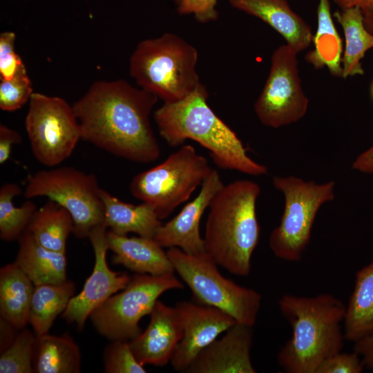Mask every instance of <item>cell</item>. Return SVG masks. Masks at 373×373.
<instances>
[{
    "label": "cell",
    "mask_w": 373,
    "mask_h": 373,
    "mask_svg": "<svg viewBox=\"0 0 373 373\" xmlns=\"http://www.w3.org/2000/svg\"><path fill=\"white\" fill-rule=\"evenodd\" d=\"M158 98L122 79L98 81L73 105L82 140L138 163L160 155L150 115Z\"/></svg>",
    "instance_id": "cell-1"
},
{
    "label": "cell",
    "mask_w": 373,
    "mask_h": 373,
    "mask_svg": "<svg viewBox=\"0 0 373 373\" xmlns=\"http://www.w3.org/2000/svg\"><path fill=\"white\" fill-rule=\"evenodd\" d=\"M209 92L202 83L184 99L164 103L153 114L160 136L171 146L191 140L207 149L218 167L254 176L267 174L266 166L256 162L236 133L207 103Z\"/></svg>",
    "instance_id": "cell-2"
},
{
    "label": "cell",
    "mask_w": 373,
    "mask_h": 373,
    "mask_svg": "<svg viewBox=\"0 0 373 373\" xmlns=\"http://www.w3.org/2000/svg\"><path fill=\"white\" fill-rule=\"evenodd\" d=\"M278 307L292 329L277 355L285 372L316 373L326 359L341 352L345 305L338 298L325 293L312 297L285 294Z\"/></svg>",
    "instance_id": "cell-3"
},
{
    "label": "cell",
    "mask_w": 373,
    "mask_h": 373,
    "mask_svg": "<svg viewBox=\"0 0 373 373\" xmlns=\"http://www.w3.org/2000/svg\"><path fill=\"white\" fill-rule=\"evenodd\" d=\"M260 187L249 180H239L216 193L209 206L203 238L204 250L229 273L248 276L260 227L256 202Z\"/></svg>",
    "instance_id": "cell-4"
},
{
    "label": "cell",
    "mask_w": 373,
    "mask_h": 373,
    "mask_svg": "<svg viewBox=\"0 0 373 373\" xmlns=\"http://www.w3.org/2000/svg\"><path fill=\"white\" fill-rule=\"evenodd\" d=\"M197 49L180 36L166 32L140 41L130 58L131 76L141 88L164 103L180 101L201 84Z\"/></svg>",
    "instance_id": "cell-5"
},
{
    "label": "cell",
    "mask_w": 373,
    "mask_h": 373,
    "mask_svg": "<svg viewBox=\"0 0 373 373\" xmlns=\"http://www.w3.org/2000/svg\"><path fill=\"white\" fill-rule=\"evenodd\" d=\"M166 253L174 271L189 288L195 303L220 309L237 323L254 327L261 306L260 293L225 278L206 252L191 255L171 247Z\"/></svg>",
    "instance_id": "cell-6"
},
{
    "label": "cell",
    "mask_w": 373,
    "mask_h": 373,
    "mask_svg": "<svg viewBox=\"0 0 373 373\" xmlns=\"http://www.w3.org/2000/svg\"><path fill=\"white\" fill-rule=\"evenodd\" d=\"M272 182L283 194L285 205L279 224L269 235L270 249L280 259L299 261L309 243L318 211L334 199L335 182L317 184L293 175L274 176Z\"/></svg>",
    "instance_id": "cell-7"
},
{
    "label": "cell",
    "mask_w": 373,
    "mask_h": 373,
    "mask_svg": "<svg viewBox=\"0 0 373 373\" xmlns=\"http://www.w3.org/2000/svg\"><path fill=\"white\" fill-rule=\"evenodd\" d=\"M212 169L193 146L185 144L162 163L135 175L129 185L130 192L149 204L162 220L189 200Z\"/></svg>",
    "instance_id": "cell-8"
},
{
    "label": "cell",
    "mask_w": 373,
    "mask_h": 373,
    "mask_svg": "<svg viewBox=\"0 0 373 373\" xmlns=\"http://www.w3.org/2000/svg\"><path fill=\"white\" fill-rule=\"evenodd\" d=\"M101 190L95 175L61 166L29 175L23 195L27 199L45 196L64 207L73 220V233L84 239L105 224Z\"/></svg>",
    "instance_id": "cell-9"
},
{
    "label": "cell",
    "mask_w": 373,
    "mask_h": 373,
    "mask_svg": "<svg viewBox=\"0 0 373 373\" xmlns=\"http://www.w3.org/2000/svg\"><path fill=\"white\" fill-rule=\"evenodd\" d=\"M183 287L174 273L136 274L124 289L95 309L89 318L98 333L111 341H131L142 332L139 322L149 315L159 297L166 291Z\"/></svg>",
    "instance_id": "cell-10"
},
{
    "label": "cell",
    "mask_w": 373,
    "mask_h": 373,
    "mask_svg": "<svg viewBox=\"0 0 373 373\" xmlns=\"http://www.w3.org/2000/svg\"><path fill=\"white\" fill-rule=\"evenodd\" d=\"M25 127L36 160L48 167L60 164L74 151L82 132L73 106L59 97L33 93Z\"/></svg>",
    "instance_id": "cell-11"
},
{
    "label": "cell",
    "mask_w": 373,
    "mask_h": 373,
    "mask_svg": "<svg viewBox=\"0 0 373 373\" xmlns=\"http://www.w3.org/2000/svg\"><path fill=\"white\" fill-rule=\"evenodd\" d=\"M297 55L287 44L279 46L271 55L267 78L254 103L255 113L266 126L291 124L307 112L309 99L302 86Z\"/></svg>",
    "instance_id": "cell-12"
},
{
    "label": "cell",
    "mask_w": 373,
    "mask_h": 373,
    "mask_svg": "<svg viewBox=\"0 0 373 373\" xmlns=\"http://www.w3.org/2000/svg\"><path fill=\"white\" fill-rule=\"evenodd\" d=\"M105 224L95 227L88 239L95 254L92 274L82 290L70 300L61 316L69 323L76 325L81 331L90 314L111 296L124 289L131 276L126 273L113 271L106 262L108 246Z\"/></svg>",
    "instance_id": "cell-13"
},
{
    "label": "cell",
    "mask_w": 373,
    "mask_h": 373,
    "mask_svg": "<svg viewBox=\"0 0 373 373\" xmlns=\"http://www.w3.org/2000/svg\"><path fill=\"white\" fill-rule=\"evenodd\" d=\"M175 307L182 319L183 336L170 363L175 371L186 372L198 354L236 321L212 306L181 301Z\"/></svg>",
    "instance_id": "cell-14"
},
{
    "label": "cell",
    "mask_w": 373,
    "mask_h": 373,
    "mask_svg": "<svg viewBox=\"0 0 373 373\" xmlns=\"http://www.w3.org/2000/svg\"><path fill=\"white\" fill-rule=\"evenodd\" d=\"M223 185L218 172L212 169L202 184L198 195L173 218L162 224L154 239L162 247H177L191 255L204 253V240L200 233V220Z\"/></svg>",
    "instance_id": "cell-15"
},
{
    "label": "cell",
    "mask_w": 373,
    "mask_h": 373,
    "mask_svg": "<svg viewBox=\"0 0 373 373\" xmlns=\"http://www.w3.org/2000/svg\"><path fill=\"white\" fill-rule=\"evenodd\" d=\"M149 316L146 329L129 341V345L142 365L165 366L171 361L183 336L180 314L175 306L157 300Z\"/></svg>",
    "instance_id": "cell-16"
},
{
    "label": "cell",
    "mask_w": 373,
    "mask_h": 373,
    "mask_svg": "<svg viewBox=\"0 0 373 373\" xmlns=\"http://www.w3.org/2000/svg\"><path fill=\"white\" fill-rule=\"evenodd\" d=\"M253 327L236 323L220 338L202 350L186 373H255L250 352Z\"/></svg>",
    "instance_id": "cell-17"
},
{
    "label": "cell",
    "mask_w": 373,
    "mask_h": 373,
    "mask_svg": "<svg viewBox=\"0 0 373 373\" xmlns=\"http://www.w3.org/2000/svg\"><path fill=\"white\" fill-rule=\"evenodd\" d=\"M238 10L257 17L271 26L298 54L312 43L311 26L294 12L288 0H229Z\"/></svg>",
    "instance_id": "cell-18"
},
{
    "label": "cell",
    "mask_w": 373,
    "mask_h": 373,
    "mask_svg": "<svg viewBox=\"0 0 373 373\" xmlns=\"http://www.w3.org/2000/svg\"><path fill=\"white\" fill-rule=\"evenodd\" d=\"M108 249L113 252L112 262L122 265L136 274L154 276L174 273L173 265L154 238L128 237L107 230Z\"/></svg>",
    "instance_id": "cell-19"
},
{
    "label": "cell",
    "mask_w": 373,
    "mask_h": 373,
    "mask_svg": "<svg viewBox=\"0 0 373 373\" xmlns=\"http://www.w3.org/2000/svg\"><path fill=\"white\" fill-rule=\"evenodd\" d=\"M18 242L19 249L15 262L35 286L61 283L68 280L65 252L44 247L27 230Z\"/></svg>",
    "instance_id": "cell-20"
},
{
    "label": "cell",
    "mask_w": 373,
    "mask_h": 373,
    "mask_svg": "<svg viewBox=\"0 0 373 373\" xmlns=\"http://www.w3.org/2000/svg\"><path fill=\"white\" fill-rule=\"evenodd\" d=\"M104 204L105 224L118 235L134 233L142 237L154 238L162 224L153 209L147 203L135 205L127 203L102 189Z\"/></svg>",
    "instance_id": "cell-21"
},
{
    "label": "cell",
    "mask_w": 373,
    "mask_h": 373,
    "mask_svg": "<svg viewBox=\"0 0 373 373\" xmlns=\"http://www.w3.org/2000/svg\"><path fill=\"white\" fill-rule=\"evenodd\" d=\"M35 285L15 262L0 269V317L17 329L28 323Z\"/></svg>",
    "instance_id": "cell-22"
},
{
    "label": "cell",
    "mask_w": 373,
    "mask_h": 373,
    "mask_svg": "<svg viewBox=\"0 0 373 373\" xmlns=\"http://www.w3.org/2000/svg\"><path fill=\"white\" fill-rule=\"evenodd\" d=\"M345 340L353 343L373 335V260L359 269L343 320Z\"/></svg>",
    "instance_id": "cell-23"
},
{
    "label": "cell",
    "mask_w": 373,
    "mask_h": 373,
    "mask_svg": "<svg viewBox=\"0 0 373 373\" xmlns=\"http://www.w3.org/2000/svg\"><path fill=\"white\" fill-rule=\"evenodd\" d=\"M312 43L314 48L306 54V61L316 70L325 68L331 75L341 78L343 46L332 16L329 0H318L317 28Z\"/></svg>",
    "instance_id": "cell-24"
},
{
    "label": "cell",
    "mask_w": 373,
    "mask_h": 373,
    "mask_svg": "<svg viewBox=\"0 0 373 373\" xmlns=\"http://www.w3.org/2000/svg\"><path fill=\"white\" fill-rule=\"evenodd\" d=\"M341 25L345 38L342 57V77L363 75L361 60L373 48V34L365 28L362 10L351 8L334 12L333 15Z\"/></svg>",
    "instance_id": "cell-25"
},
{
    "label": "cell",
    "mask_w": 373,
    "mask_h": 373,
    "mask_svg": "<svg viewBox=\"0 0 373 373\" xmlns=\"http://www.w3.org/2000/svg\"><path fill=\"white\" fill-rule=\"evenodd\" d=\"M32 364L35 373H79L80 350L67 334L36 336Z\"/></svg>",
    "instance_id": "cell-26"
},
{
    "label": "cell",
    "mask_w": 373,
    "mask_h": 373,
    "mask_svg": "<svg viewBox=\"0 0 373 373\" xmlns=\"http://www.w3.org/2000/svg\"><path fill=\"white\" fill-rule=\"evenodd\" d=\"M75 285L67 280L61 283L35 287L30 312V323L36 336L48 334L56 317L66 309L74 296Z\"/></svg>",
    "instance_id": "cell-27"
},
{
    "label": "cell",
    "mask_w": 373,
    "mask_h": 373,
    "mask_svg": "<svg viewBox=\"0 0 373 373\" xmlns=\"http://www.w3.org/2000/svg\"><path fill=\"white\" fill-rule=\"evenodd\" d=\"M73 228V220L69 211L48 199L35 211L26 230L44 247L66 253V241Z\"/></svg>",
    "instance_id": "cell-28"
},
{
    "label": "cell",
    "mask_w": 373,
    "mask_h": 373,
    "mask_svg": "<svg viewBox=\"0 0 373 373\" xmlns=\"http://www.w3.org/2000/svg\"><path fill=\"white\" fill-rule=\"evenodd\" d=\"M21 193L20 186L12 182L4 184L0 189V238L3 241H18L37 209L30 200L16 207L12 200Z\"/></svg>",
    "instance_id": "cell-29"
},
{
    "label": "cell",
    "mask_w": 373,
    "mask_h": 373,
    "mask_svg": "<svg viewBox=\"0 0 373 373\" xmlns=\"http://www.w3.org/2000/svg\"><path fill=\"white\" fill-rule=\"evenodd\" d=\"M35 333L23 328L0 356L1 373H32Z\"/></svg>",
    "instance_id": "cell-30"
},
{
    "label": "cell",
    "mask_w": 373,
    "mask_h": 373,
    "mask_svg": "<svg viewBox=\"0 0 373 373\" xmlns=\"http://www.w3.org/2000/svg\"><path fill=\"white\" fill-rule=\"evenodd\" d=\"M104 372L106 373H146L144 365L136 359L129 341H111L103 354Z\"/></svg>",
    "instance_id": "cell-31"
},
{
    "label": "cell",
    "mask_w": 373,
    "mask_h": 373,
    "mask_svg": "<svg viewBox=\"0 0 373 373\" xmlns=\"http://www.w3.org/2000/svg\"><path fill=\"white\" fill-rule=\"evenodd\" d=\"M31 81L26 66L11 79L1 80L0 108L5 111H15L21 108L32 95Z\"/></svg>",
    "instance_id": "cell-32"
},
{
    "label": "cell",
    "mask_w": 373,
    "mask_h": 373,
    "mask_svg": "<svg viewBox=\"0 0 373 373\" xmlns=\"http://www.w3.org/2000/svg\"><path fill=\"white\" fill-rule=\"evenodd\" d=\"M15 34L6 31L0 35V78H12L25 66L20 57L15 51Z\"/></svg>",
    "instance_id": "cell-33"
},
{
    "label": "cell",
    "mask_w": 373,
    "mask_h": 373,
    "mask_svg": "<svg viewBox=\"0 0 373 373\" xmlns=\"http://www.w3.org/2000/svg\"><path fill=\"white\" fill-rule=\"evenodd\" d=\"M365 366L359 354L338 352L326 359L316 373H361Z\"/></svg>",
    "instance_id": "cell-34"
},
{
    "label": "cell",
    "mask_w": 373,
    "mask_h": 373,
    "mask_svg": "<svg viewBox=\"0 0 373 373\" xmlns=\"http://www.w3.org/2000/svg\"><path fill=\"white\" fill-rule=\"evenodd\" d=\"M179 15H193L200 23L216 21L219 15L216 10L218 0H172Z\"/></svg>",
    "instance_id": "cell-35"
},
{
    "label": "cell",
    "mask_w": 373,
    "mask_h": 373,
    "mask_svg": "<svg viewBox=\"0 0 373 373\" xmlns=\"http://www.w3.org/2000/svg\"><path fill=\"white\" fill-rule=\"evenodd\" d=\"M21 135L6 125H0V163L1 164L7 162L11 154L13 144L21 142Z\"/></svg>",
    "instance_id": "cell-36"
},
{
    "label": "cell",
    "mask_w": 373,
    "mask_h": 373,
    "mask_svg": "<svg viewBox=\"0 0 373 373\" xmlns=\"http://www.w3.org/2000/svg\"><path fill=\"white\" fill-rule=\"evenodd\" d=\"M353 350L359 354L365 367L373 370V335L354 342Z\"/></svg>",
    "instance_id": "cell-37"
},
{
    "label": "cell",
    "mask_w": 373,
    "mask_h": 373,
    "mask_svg": "<svg viewBox=\"0 0 373 373\" xmlns=\"http://www.w3.org/2000/svg\"><path fill=\"white\" fill-rule=\"evenodd\" d=\"M353 170L365 174H373V144L361 153L352 164Z\"/></svg>",
    "instance_id": "cell-38"
},
{
    "label": "cell",
    "mask_w": 373,
    "mask_h": 373,
    "mask_svg": "<svg viewBox=\"0 0 373 373\" xmlns=\"http://www.w3.org/2000/svg\"><path fill=\"white\" fill-rule=\"evenodd\" d=\"M1 352L6 349L15 339L19 329L9 322L0 317Z\"/></svg>",
    "instance_id": "cell-39"
},
{
    "label": "cell",
    "mask_w": 373,
    "mask_h": 373,
    "mask_svg": "<svg viewBox=\"0 0 373 373\" xmlns=\"http://www.w3.org/2000/svg\"><path fill=\"white\" fill-rule=\"evenodd\" d=\"M333 1L340 10L358 8L364 11L373 8V0H333Z\"/></svg>",
    "instance_id": "cell-40"
},
{
    "label": "cell",
    "mask_w": 373,
    "mask_h": 373,
    "mask_svg": "<svg viewBox=\"0 0 373 373\" xmlns=\"http://www.w3.org/2000/svg\"><path fill=\"white\" fill-rule=\"evenodd\" d=\"M365 28L373 34V8L363 11Z\"/></svg>",
    "instance_id": "cell-41"
},
{
    "label": "cell",
    "mask_w": 373,
    "mask_h": 373,
    "mask_svg": "<svg viewBox=\"0 0 373 373\" xmlns=\"http://www.w3.org/2000/svg\"><path fill=\"white\" fill-rule=\"evenodd\" d=\"M370 94H371V97H372V99H373V82L371 85V88H370Z\"/></svg>",
    "instance_id": "cell-42"
}]
</instances>
